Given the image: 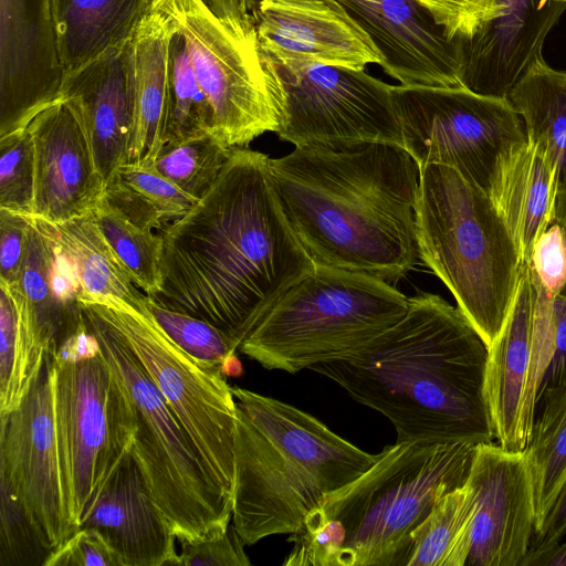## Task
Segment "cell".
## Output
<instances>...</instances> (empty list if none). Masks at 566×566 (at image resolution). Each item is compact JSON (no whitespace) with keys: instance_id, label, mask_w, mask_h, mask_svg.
Masks as SVG:
<instances>
[{"instance_id":"6da1fadb","label":"cell","mask_w":566,"mask_h":566,"mask_svg":"<svg viewBox=\"0 0 566 566\" xmlns=\"http://www.w3.org/2000/svg\"><path fill=\"white\" fill-rule=\"evenodd\" d=\"M161 287L149 297L203 319L239 348L315 264L273 189L269 157L234 147L210 189L163 232Z\"/></svg>"},{"instance_id":"d4e9b609","label":"cell","mask_w":566,"mask_h":566,"mask_svg":"<svg viewBox=\"0 0 566 566\" xmlns=\"http://www.w3.org/2000/svg\"><path fill=\"white\" fill-rule=\"evenodd\" d=\"M168 33L167 14L156 0L133 36L135 111L126 164L154 161L164 145Z\"/></svg>"},{"instance_id":"5b68a950","label":"cell","mask_w":566,"mask_h":566,"mask_svg":"<svg viewBox=\"0 0 566 566\" xmlns=\"http://www.w3.org/2000/svg\"><path fill=\"white\" fill-rule=\"evenodd\" d=\"M419 168L415 217L420 259L490 347L510 315L521 254L488 193L451 167Z\"/></svg>"},{"instance_id":"5bb4252c","label":"cell","mask_w":566,"mask_h":566,"mask_svg":"<svg viewBox=\"0 0 566 566\" xmlns=\"http://www.w3.org/2000/svg\"><path fill=\"white\" fill-rule=\"evenodd\" d=\"M549 295L522 263L506 323L489 347L485 397L494 438L506 450L526 448L539 387L553 356Z\"/></svg>"},{"instance_id":"ba28073f","label":"cell","mask_w":566,"mask_h":566,"mask_svg":"<svg viewBox=\"0 0 566 566\" xmlns=\"http://www.w3.org/2000/svg\"><path fill=\"white\" fill-rule=\"evenodd\" d=\"M409 297L375 276L315 265L239 346L266 369L296 374L342 358L400 321Z\"/></svg>"},{"instance_id":"52a82bcc","label":"cell","mask_w":566,"mask_h":566,"mask_svg":"<svg viewBox=\"0 0 566 566\" xmlns=\"http://www.w3.org/2000/svg\"><path fill=\"white\" fill-rule=\"evenodd\" d=\"M85 327L126 394L136 423L132 452L177 541L226 532L233 499L211 479L180 423L120 332L95 304L78 296Z\"/></svg>"},{"instance_id":"8fae6325","label":"cell","mask_w":566,"mask_h":566,"mask_svg":"<svg viewBox=\"0 0 566 566\" xmlns=\"http://www.w3.org/2000/svg\"><path fill=\"white\" fill-rule=\"evenodd\" d=\"M54 364L55 429L73 534L132 450L136 423L129 400L101 353L75 361L54 358Z\"/></svg>"},{"instance_id":"b9f144b4","label":"cell","mask_w":566,"mask_h":566,"mask_svg":"<svg viewBox=\"0 0 566 566\" xmlns=\"http://www.w3.org/2000/svg\"><path fill=\"white\" fill-rule=\"evenodd\" d=\"M177 565L249 566L251 565L233 524L221 534L196 542H181Z\"/></svg>"},{"instance_id":"7dc6e473","label":"cell","mask_w":566,"mask_h":566,"mask_svg":"<svg viewBox=\"0 0 566 566\" xmlns=\"http://www.w3.org/2000/svg\"><path fill=\"white\" fill-rule=\"evenodd\" d=\"M521 566H566V539L547 547L531 548Z\"/></svg>"},{"instance_id":"277c9868","label":"cell","mask_w":566,"mask_h":566,"mask_svg":"<svg viewBox=\"0 0 566 566\" xmlns=\"http://www.w3.org/2000/svg\"><path fill=\"white\" fill-rule=\"evenodd\" d=\"M235 399L232 524L244 545L297 532L310 512L377 459L296 407L231 386Z\"/></svg>"},{"instance_id":"f35d334b","label":"cell","mask_w":566,"mask_h":566,"mask_svg":"<svg viewBox=\"0 0 566 566\" xmlns=\"http://www.w3.org/2000/svg\"><path fill=\"white\" fill-rule=\"evenodd\" d=\"M321 506L310 512L302 527L291 534L289 541L294 546L284 566H337L346 531L340 521L327 517Z\"/></svg>"},{"instance_id":"8992f818","label":"cell","mask_w":566,"mask_h":566,"mask_svg":"<svg viewBox=\"0 0 566 566\" xmlns=\"http://www.w3.org/2000/svg\"><path fill=\"white\" fill-rule=\"evenodd\" d=\"M475 447L396 441L329 493L322 511L346 531L337 566H407L415 531L441 496L467 483Z\"/></svg>"},{"instance_id":"d6986e66","label":"cell","mask_w":566,"mask_h":566,"mask_svg":"<svg viewBox=\"0 0 566 566\" xmlns=\"http://www.w3.org/2000/svg\"><path fill=\"white\" fill-rule=\"evenodd\" d=\"M262 52L364 70L382 56L339 0H251Z\"/></svg>"},{"instance_id":"ab89813d","label":"cell","mask_w":566,"mask_h":566,"mask_svg":"<svg viewBox=\"0 0 566 566\" xmlns=\"http://www.w3.org/2000/svg\"><path fill=\"white\" fill-rule=\"evenodd\" d=\"M451 40L472 39L500 13L499 0H417Z\"/></svg>"},{"instance_id":"2e32d148","label":"cell","mask_w":566,"mask_h":566,"mask_svg":"<svg viewBox=\"0 0 566 566\" xmlns=\"http://www.w3.org/2000/svg\"><path fill=\"white\" fill-rule=\"evenodd\" d=\"M468 482L475 510L465 566H521L535 530L526 453L497 442L479 443Z\"/></svg>"},{"instance_id":"ee69618b","label":"cell","mask_w":566,"mask_h":566,"mask_svg":"<svg viewBox=\"0 0 566 566\" xmlns=\"http://www.w3.org/2000/svg\"><path fill=\"white\" fill-rule=\"evenodd\" d=\"M29 217L0 209V282L17 284L23 262Z\"/></svg>"},{"instance_id":"7402d4cb","label":"cell","mask_w":566,"mask_h":566,"mask_svg":"<svg viewBox=\"0 0 566 566\" xmlns=\"http://www.w3.org/2000/svg\"><path fill=\"white\" fill-rule=\"evenodd\" d=\"M8 287L15 301L20 327L41 353L55 355L82 328L75 273L35 218L29 217L19 280Z\"/></svg>"},{"instance_id":"30bf717a","label":"cell","mask_w":566,"mask_h":566,"mask_svg":"<svg viewBox=\"0 0 566 566\" xmlns=\"http://www.w3.org/2000/svg\"><path fill=\"white\" fill-rule=\"evenodd\" d=\"M182 31L196 77L213 113V135L245 147L282 122V101L268 73L252 22L216 15L202 0H160Z\"/></svg>"},{"instance_id":"bcb514c9","label":"cell","mask_w":566,"mask_h":566,"mask_svg":"<svg viewBox=\"0 0 566 566\" xmlns=\"http://www.w3.org/2000/svg\"><path fill=\"white\" fill-rule=\"evenodd\" d=\"M566 535V482L553 507L548 512L539 533L531 548L547 547L559 542Z\"/></svg>"},{"instance_id":"484cf974","label":"cell","mask_w":566,"mask_h":566,"mask_svg":"<svg viewBox=\"0 0 566 566\" xmlns=\"http://www.w3.org/2000/svg\"><path fill=\"white\" fill-rule=\"evenodd\" d=\"M558 174L547 151L528 142L510 163L496 207L523 262L538 237L555 221Z\"/></svg>"},{"instance_id":"74e56055","label":"cell","mask_w":566,"mask_h":566,"mask_svg":"<svg viewBox=\"0 0 566 566\" xmlns=\"http://www.w3.org/2000/svg\"><path fill=\"white\" fill-rule=\"evenodd\" d=\"M0 499V566H43L52 549L2 478Z\"/></svg>"},{"instance_id":"f1b7e54d","label":"cell","mask_w":566,"mask_h":566,"mask_svg":"<svg viewBox=\"0 0 566 566\" xmlns=\"http://www.w3.org/2000/svg\"><path fill=\"white\" fill-rule=\"evenodd\" d=\"M507 98L524 123L527 140L547 151L560 181L566 171V72L541 57L513 85Z\"/></svg>"},{"instance_id":"603a6c76","label":"cell","mask_w":566,"mask_h":566,"mask_svg":"<svg viewBox=\"0 0 566 566\" xmlns=\"http://www.w3.org/2000/svg\"><path fill=\"white\" fill-rule=\"evenodd\" d=\"M96 530L122 566L177 565V536L153 500L132 450L78 528Z\"/></svg>"},{"instance_id":"ffe728a7","label":"cell","mask_w":566,"mask_h":566,"mask_svg":"<svg viewBox=\"0 0 566 566\" xmlns=\"http://www.w3.org/2000/svg\"><path fill=\"white\" fill-rule=\"evenodd\" d=\"M56 97L69 102L77 113L106 184L127 163L135 111L133 38L62 74Z\"/></svg>"},{"instance_id":"7a4b0ae2","label":"cell","mask_w":566,"mask_h":566,"mask_svg":"<svg viewBox=\"0 0 566 566\" xmlns=\"http://www.w3.org/2000/svg\"><path fill=\"white\" fill-rule=\"evenodd\" d=\"M269 169L284 214L315 265L396 285L417 264L420 168L402 146H298L269 158Z\"/></svg>"},{"instance_id":"681fc988","label":"cell","mask_w":566,"mask_h":566,"mask_svg":"<svg viewBox=\"0 0 566 566\" xmlns=\"http://www.w3.org/2000/svg\"><path fill=\"white\" fill-rule=\"evenodd\" d=\"M555 222L559 223L566 231V171L558 185L555 206ZM559 295L566 297V284Z\"/></svg>"},{"instance_id":"816d5d0a","label":"cell","mask_w":566,"mask_h":566,"mask_svg":"<svg viewBox=\"0 0 566 566\" xmlns=\"http://www.w3.org/2000/svg\"><path fill=\"white\" fill-rule=\"evenodd\" d=\"M552 2H563V3H566V0H541V4L543 7H545V6H547V4L552 3Z\"/></svg>"},{"instance_id":"f907efd6","label":"cell","mask_w":566,"mask_h":566,"mask_svg":"<svg viewBox=\"0 0 566 566\" xmlns=\"http://www.w3.org/2000/svg\"><path fill=\"white\" fill-rule=\"evenodd\" d=\"M243 371L242 365L240 359L235 356V353L228 356L222 365H221V373L224 376H240Z\"/></svg>"},{"instance_id":"ac0fdd59","label":"cell","mask_w":566,"mask_h":566,"mask_svg":"<svg viewBox=\"0 0 566 566\" xmlns=\"http://www.w3.org/2000/svg\"><path fill=\"white\" fill-rule=\"evenodd\" d=\"M34 149L33 216L60 223L91 213L105 181L73 106L57 97L27 126Z\"/></svg>"},{"instance_id":"d6a6232c","label":"cell","mask_w":566,"mask_h":566,"mask_svg":"<svg viewBox=\"0 0 566 566\" xmlns=\"http://www.w3.org/2000/svg\"><path fill=\"white\" fill-rule=\"evenodd\" d=\"M92 213L135 285L154 297L161 287L163 237L134 224L102 199Z\"/></svg>"},{"instance_id":"60d3db41","label":"cell","mask_w":566,"mask_h":566,"mask_svg":"<svg viewBox=\"0 0 566 566\" xmlns=\"http://www.w3.org/2000/svg\"><path fill=\"white\" fill-rule=\"evenodd\" d=\"M534 281L549 295L562 293L566 284V231L553 222L535 241L527 262Z\"/></svg>"},{"instance_id":"8d00e7d4","label":"cell","mask_w":566,"mask_h":566,"mask_svg":"<svg viewBox=\"0 0 566 566\" xmlns=\"http://www.w3.org/2000/svg\"><path fill=\"white\" fill-rule=\"evenodd\" d=\"M34 149L24 129L0 137V209L33 216Z\"/></svg>"},{"instance_id":"83f0119b","label":"cell","mask_w":566,"mask_h":566,"mask_svg":"<svg viewBox=\"0 0 566 566\" xmlns=\"http://www.w3.org/2000/svg\"><path fill=\"white\" fill-rule=\"evenodd\" d=\"M524 451L532 479L536 536L566 482V382L539 392Z\"/></svg>"},{"instance_id":"e0dca14e","label":"cell","mask_w":566,"mask_h":566,"mask_svg":"<svg viewBox=\"0 0 566 566\" xmlns=\"http://www.w3.org/2000/svg\"><path fill=\"white\" fill-rule=\"evenodd\" d=\"M368 34L380 65L405 86H463L461 41L451 40L417 0H339Z\"/></svg>"},{"instance_id":"44dd1931","label":"cell","mask_w":566,"mask_h":566,"mask_svg":"<svg viewBox=\"0 0 566 566\" xmlns=\"http://www.w3.org/2000/svg\"><path fill=\"white\" fill-rule=\"evenodd\" d=\"M500 13L470 40L461 41L463 86L492 96L507 97L524 72L543 57L545 40L566 3L541 0H499Z\"/></svg>"},{"instance_id":"e575fe53","label":"cell","mask_w":566,"mask_h":566,"mask_svg":"<svg viewBox=\"0 0 566 566\" xmlns=\"http://www.w3.org/2000/svg\"><path fill=\"white\" fill-rule=\"evenodd\" d=\"M232 149L212 134H205L164 145L154 164L164 177L199 200L218 178Z\"/></svg>"},{"instance_id":"9a60e30c","label":"cell","mask_w":566,"mask_h":566,"mask_svg":"<svg viewBox=\"0 0 566 566\" xmlns=\"http://www.w3.org/2000/svg\"><path fill=\"white\" fill-rule=\"evenodd\" d=\"M52 355L20 406L0 415V478L52 551L72 535L54 418Z\"/></svg>"},{"instance_id":"cb8c5ba5","label":"cell","mask_w":566,"mask_h":566,"mask_svg":"<svg viewBox=\"0 0 566 566\" xmlns=\"http://www.w3.org/2000/svg\"><path fill=\"white\" fill-rule=\"evenodd\" d=\"M62 74L130 40L156 0H49Z\"/></svg>"},{"instance_id":"4dcf8cb0","label":"cell","mask_w":566,"mask_h":566,"mask_svg":"<svg viewBox=\"0 0 566 566\" xmlns=\"http://www.w3.org/2000/svg\"><path fill=\"white\" fill-rule=\"evenodd\" d=\"M158 1L167 14L169 31L164 145L205 134L213 135V113L196 77L186 38L161 1Z\"/></svg>"},{"instance_id":"f6af8a7d","label":"cell","mask_w":566,"mask_h":566,"mask_svg":"<svg viewBox=\"0 0 566 566\" xmlns=\"http://www.w3.org/2000/svg\"><path fill=\"white\" fill-rule=\"evenodd\" d=\"M554 350L542 380L539 392L545 388L566 382V297L556 295L551 300ZM538 392V395H539Z\"/></svg>"},{"instance_id":"7bdbcfd3","label":"cell","mask_w":566,"mask_h":566,"mask_svg":"<svg viewBox=\"0 0 566 566\" xmlns=\"http://www.w3.org/2000/svg\"><path fill=\"white\" fill-rule=\"evenodd\" d=\"M43 566H122L103 536L94 528L76 530L51 552Z\"/></svg>"},{"instance_id":"d590c367","label":"cell","mask_w":566,"mask_h":566,"mask_svg":"<svg viewBox=\"0 0 566 566\" xmlns=\"http://www.w3.org/2000/svg\"><path fill=\"white\" fill-rule=\"evenodd\" d=\"M145 307L166 336L206 371H221L223 360L238 349L227 334L203 319L163 307L147 295Z\"/></svg>"},{"instance_id":"4fadbf2b","label":"cell","mask_w":566,"mask_h":566,"mask_svg":"<svg viewBox=\"0 0 566 566\" xmlns=\"http://www.w3.org/2000/svg\"><path fill=\"white\" fill-rule=\"evenodd\" d=\"M88 300L124 336L211 479L233 499L237 406L226 376L199 367L166 336L146 307L138 311L118 300Z\"/></svg>"},{"instance_id":"9c48e42d","label":"cell","mask_w":566,"mask_h":566,"mask_svg":"<svg viewBox=\"0 0 566 566\" xmlns=\"http://www.w3.org/2000/svg\"><path fill=\"white\" fill-rule=\"evenodd\" d=\"M402 147L419 167H451L497 202L504 174L526 145L524 123L507 97L465 86L394 85Z\"/></svg>"},{"instance_id":"836d02e7","label":"cell","mask_w":566,"mask_h":566,"mask_svg":"<svg viewBox=\"0 0 566 566\" xmlns=\"http://www.w3.org/2000/svg\"><path fill=\"white\" fill-rule=\"evenodd\" d=\"M45 358L34 353L23 335L13 295L0 282V415L20 406Z\"/></svg>"},{"instance_id":"3957f363","label":"cell","mask_w":566,"mask_h":566,"mask_svg":"<svg viewBox=\"0 0 566 566\" xmlns=\"http://www.w3.org/2000/svg\"><path fill=\"white\" fill-rule=\"evenodd\" d=\"M489 347L457 306L418 292L405 316L359 349L310 368L385 416L397 442H493Z\"/></svg>"},{"instance_id":"1f68e13d","label":"cell","mask_w":566,"mask_h":566,"mask_svg":"<svg viewBox=\"0 0 566 566\" xmlns=\"http://www.w3.org/2000/svg\"><path fill=\"white\" fill-rule=\"evenodd\" d=\"M474 510L468 481L441 496L413 533L407 566H465Z\"/></svg>"},{"instance_id":"7c38bea8","label":"cell","mask_w":566,"mask_h":566,"mask_svg":"<svg viewBox=\"0 0 566 566\" xmlns=\"http://www.w3.org/2000/svg\"><path fill=\"white\" fill-rule=\"evenodd\" d=\"M282 101L275 132L295 147L384 142L402 146L392 86L364 70L262 52Z\"/></svg>"},{"instance_id":"4316f807","label":"cell","mask_w":566,"mask_h":566,"mask_svg":"<svg viewBox=\"0 0 566 566\" xmlns=\"http://www.w3.org/2000/svg\"><path fill=\"white\" fill-rule=\"evenodd\" d=\"M38 220L72 266L80 296L118 300L138 311L145 308L146 295L136 287L92 212L60 223Z\"/></svg>"},{"instance_id":"f546056e","label":"cell","mask_w":566,"mask_h":566,"mask_svg":"<svg viewBox=\"0 0 566 566\" xmlns=\"http://www.w3.org/2000/svg\"><path fill=\"white\" fill-rule=\"evenodd\" d=\"M101 199L149 230L182 217L198 201L164 177L154 161L119 166L106 181Z\"/></svg>"},{"instance_id":"c3c4849f","label":"cell","mask_w":566,"mask_h":566,"mask_svg":"<svg viewBox=\"0 0 566 566\" xmlns=\"http://www.w3.org/2000/svg\"><path fill=\"white\" fill-rule=\"evenodd\" d=\"M219 18L241 22H252L250 17L251 0H202Z\"/></svg>"}]
</instances>
